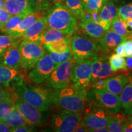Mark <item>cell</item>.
<instances>
[{
    "mask_svg": "<svg viewBox=\"0 0 132 132\" xmlns=\"http://www.w3.org/2000/svg\"><path fill=\"white\" fill-rule=\"evenodd\" d=\"M68 85L59 91L53 92L52 103L67 111H82L87 100L86 89L75 85L73 82L70 85Z\"/></svg>",
    "mask_w": 132,
    "mask_h": 132,
    "instance_id": "cell-1",
    "label": "cell"
},
{
    "mask_svg": "<svg viewBox=\"0 0 132 132\" xmlns=\"http://www.w3.org/2000/svg\"><path fill=\"white\" fill-rule=\"evenodd\" d=\"M13 90L15 94L41 111H47L52 103L53 92L41 87L24 83L20 78L13 82Z\"/></svg>",
    "mask_w": 132,
    "mask_h": 132,
    "instance_id": "cell-2",
    "label": "cell"
},
{
    "mask_svg": "<svg viewBox=\"0 0 132 132\" xmlns=\"http://www.w3.org/2000/svg\"><path fill=\"white\" fill-rule=\"evenodd\" d=\"M45 16L48 28L62 31L69 36L78 30L77 18L62 3L48 7Z\"/></svg>",
    "mask_w": 132,
    "mask_h": 132,
    "instance_id": "cell-3",
    "label": "cell"
},
{
    "mask_svg": "<svg viewBox=\"0 0 132 132\" xmlns=\"http://www.w3.org/2000/svg\"><path fill=\"white\" fill-rule=\"evenodd\" d=\"M70 49L75 60L95 58L102 50L100 44L93 39L80 35H73L71 38Z\"/></svg>",
    "mask_w": 132,
    "mask_h": 132,
    "instance_id": "cell-4",
    "label": "cell"
},
{
    "mask_svg": "<svg viewBox=\"0 0 132 132\" xmlns=\"http://www.w3.org/2000/svg\"><path fill=\"white\" fill-rule=\"evenodd\" d=\"M113 113L104 110L92 102L82 117L80 125L87 128L88 131L97 128H107L111 120Z\"/></svg>",
    "mask_w": 132,
    "mask_h": 132,
    "instance_id": "cell-5",
    "label": "cell"
},
{
    "mask_svg": "<svg viewBox=\"0 0 132 132\" xmlns=\"http://www.w3.org/2000/svg\"><path fill=\"white\" fill-rule=\"evenodd\" d=\"M20 48L21 52L20 67L25 71L34 68L38 61L46 53L44 45L40 42L21 40Z\"/></svg>",
    "mask_w": 132,
    "mask_h": 132,
    "instance_id": "cell-6",
    "label": "cell"
},
{
    "mask_svg": "<svg viewBox=\"0 0 132 132\" xmlns=\"http://www.w3.org/2000/svg\"><path fill=\"white\" fill-rule=\"evenodd\" d=\"M82 116L80 112H72L62 109L54 114L51 119V126L54 131L73 132L80 124Z\"/></svg>",
    "mask_w": 132,
    "mask_h": 132,
    "instance_id": "cell-7",
    "label": "cell"
},
{
    "mask_svg": "<svg viewBox=\"0 0 132 132\" xmlns=\"http://www.w3.org/2000/svg\"><path fill=\"white\" fill-rule=\"evenodd\" d=\"M92 59L75 60L72 66L70 80L75 85L86 88L90 84Z\"/></svg>",
    "mask_w": 132,
    "mask_h": 132,
    "instance_id": "cell-8",
    "label": "cell"
},
{
    "mask_svg": "<svg viewBox=\"0 0 132 132\" xmlns=\"http://www.w3.org/2000/svg\"><path fill=\"white\" fill-rule=\"evenodd\" d=\"M90 95L93 98L92 102L110 113H119L121 109V102L118 95L105 90L93 89Z\"/></svg>",
    "mask_w": 132,
    "mask_h": 132,
    "instance_id": "cell-9",
    "label": "cell"
},
{
    "mask_svg": "<svg viewBox=\"0 0 132 132\" xmlns=\"http://www.w3.org/2000/svg\"><path fill=\"white\" fill-rule=\"evenodd\" d=\"M75 59L73 58L59 64L47 80L50 86L54 89H61L69 83L72 66Z\"/></svg>",
    "mask_w": 132,
    "mask_h": 132,
    "instance_id": "cell-10",
    "label": "cell"
},
{
    "mask_svg": "<svg viewBox=\"0 0 132 132\" xmlns=\"http://www.w3.org/2000/svg\"><path fill=\"white\" fill-rule=\"evenodd\" d=\"M56 67L50 54L45 53L38 61L35 67L31 69L29 77L35 83L41 84L47 81Z\"/></svg>",
    "mask_w": 132,
    "mask_h": 132,
    "instance_id": "cell-11",
    "label": "cell"
},
{
    "mask_svg": "<svg viewBox=\"0 0 132 132\" xmlns=\"http://www.w3.org/2000/svg\"><path fill=\"white\" fill-rule=\"evenodd\" d=\"M128 81V77L125 74L108 77L105 79L98 80L92 82L93 89L111 92L119 95L123 87Z\"/></svg>",
    "mask_w": 132,
    "mask_h": 132,
    "instance_id": "cell-12",
    "label": "cell"
},
{
    "mask_svg": "<svg viewBox=\"0 0 132 132\" xmlns=\"http://www.w3.org/2000/svg\"><path fill=\"white\" fill-rule=\"evenodd\" d=\"M15 105L29 125L35 127L42 124L44 122L42 111L39 109L20 98L18 96L15 100Z\"/></svg>",
    "mask_w": 132,
    "mask_h": 132,
    "instance_id": "cell-13",
    "label": "cell"
},
{
    "mask_svg": "<svg viewBox=\"0 0 132 132\" xmlns=\"http://www.w3.org/2000/svg\"><path fill=\"white\" fill-rule=\"evenodd\" d=\"M47 13L46 10H39L28 14L20 21L19 24L14 29H11L5 34L12 36L15 37H21L26 29L36 22L38 19L45 16Z\"/></svg>",
    "mask_w": 132,
    "mask_h": 132,
    "instance_id": "cell-14",
    "label": "cell"
},
{
    "mask_svg": "<svg viewBox=\"0 0 132 132\" xmlns=\"http://www.w3.org/2000/svg\"><path fill=\"white\" fill-rule=\"evenodd\" d=\"M20 42L14 44L5 50L1 58V63L16 70H19L20 68Z\"/></svg>",
    "mask_w": 132,
    "mask_h": 132,
    "instance_id": "cell-15",
    "label": "cell"
},
{
    "mask_svg": "<svg viewBox=\"0 0 132 132\" xmlns=\"http://www.w3.org/2000/svg\"><path fill=\"white\" fill-rule=\"evenodd\" d=\"M47 28L46 16L38 19L21 36V40L30 42H40L42 33Z\"/></svg>",
    "mask_w": 132,
    "mask_h": 132,
    "instance_id": "cell-16",
    "label": "cell"
},
{
    "mask_svg": "<svg viewBox=\"0 0 132 132\" xmlns=\"http://www.w3.org/2000/svg\"><path fill=\"white\" fill-rule=\"evenodd\" d=\"M127 40V38L110 30H107L103 36L98 39L99 44L102 48L107 51L114 49L117 46Z\"/></svg>",
    "mask_w": 132,
    "mask_h": 132,
    "instance_id": "cell-17",
    "label": "cell"
},
{
    "mask_svg": "<svg viewBox=\"0 0 132 132\" xmlns=\"http://www.w3.org/2000/svg\"><path fill=\"white\" fill-rule=\"evenodd\" d=\"M4 9L11 15L35 12L31 7L29 0H6Z\"/></svg>",
    "mask_w": 132,
    "mask_h": 132,
    "instance_id": "cell-18",
    "label": "cell"
},
{
    "mask_svg": "<svg viewBox=\"0 0 132 132\" xmlns=\"http://www.w3.org/2000/svg\"><path fill=\"white\" fill-rule=\"evenodd\" d=\"M78 26L84 32L94 39H100L107 30L99 24L98 23L90 20H80Z\"/></svg>",
    "mask_w": 132,
    "mask_h": 132,
    "instance_id": "cell-19",
    "label": "cell"
},
{
    "mask_svg": "<svg viewBox=\"0 0 132 132\" xmlns=\"http://www.w3.org/2000/svg\"><path fill=\"white\" fill-rule=\"evenodd\" d=\"M19 71L0 63V87L9 88L11 82L17 80Z\"/></svg>",
    "mask_w": 132,
    "mask_h": 132,
    "instance_id": "cell-20",
    "label": "cell"
},
{
    "mask_svg": "<svg viewBox=\"0 0 132 132\" xmlns=\"http://www.w3.org/2000/svg\"><path fill=\"white\" fill-rule=\"evenodd\" d=\"M121 108L125 114H127L132 103V75L128 77V81L119 95Z\"/></svg>",
    "mask_w": 132,
    "mask_h": 132,
    "instance_id": "cell-21",
    "label": "cell"
},
{
    "mask_svg": "<svg viewBox=\"0 0 132 132\" xmlns=\"http://www.w3.org/2000/svg\"><path fill=\"white\" fill-rule=\"evenodd\" d=\"M3 121L11 127H16L28 124L25 121L22 114L15 105L11 109V111L6 115Z\"/></svg>",
    "mask_w": 132,
    "mask_h": 132,
    "instance_id": "cell-22",
    "label": "cell"
},
{
    "mask_svg": "<svg viewBox=\"0 0 132 132\" xmlns=\"http://www.w3.org/2000/svg\"><path fill=\"white\" fill-rule=\"evenodd\" d=\"M118 9L116 6L111 1H107L103 3V5L99 11L100 20H104L111 22L113 20L118 16Z\"/></svg>",
    "mask_w": 132,
    "mask_h": 132,
    "instance_id": "cell-23",
    "label": "cell"
},
{
    "mask_svg": "<svg viewBox=\"0 0 132 132\" xmlns=\"http://www.w3.org/2000/svg\"><path fill=\"white\" fill-rule=\"evenodd\" d=\"M44 46L49 52L62 53L70 48V38L69 36H65Z\"/></svg>",
    "mask_w": 132,
    "mask_h": 132,
    "instance_id": "cell-24",
    "label": "cell"
},
{
    "mask_svg": "<svg viewBox=\"0 0 132 132\" xmlns=\"http://www.w3.org/2000/svg\"><path fill=\"white\" fill-rule=\"evenodd\" d=\"M108 30L114 31L127 39L132 37V32L128 31L125 20L120 19L119 16L111 21Z\"/></svg>",
    "mask_w": 132,
    "mask_h": 132,
    "instance_id": "cell-25",
    "label": "cell"
},
{
    "mask_svg": "<svg viewBox=\"0 0 132 132\" xmlns=\"http://www.w3.org/2000/svg\"><path fill=\"white\" fill-rule=\"evenodd\" d=\"M65 36H69L61 31L47 27L41 36L40 42L43 45H45L49 43L62 39Z\"/></svg>",
    "mask_w": 132,
    "mask_h": 132,
    "instance_id": "cell-26",
    "label": "cell"
},
{
    "mask_svg": "<svg viewBox=\"0 0 132 132\" xmlns=\"http://www.w3.org/2000/svg\"><path fill=\"white\" fill-rule=\"evenodd\" d=\"M128 119V117L120 114H113L108 127L110 132H122L123 122Z\"/></svg>",
    "mask_w": 132,
    "mask_h": 132,
    "instance_id": "cell-27",
    "label": "cell"
},
{
    "mask_svg": "<svg viewBox=\"0 0 132 132\" xmlns=\"http://www.w3.org/2000/svg\"><path fill=\"white\" fill-rule=\"evenodd\" d=\"M65 6L77 19H81L83 15L84 10L82 0H64Z\"/></svg>",
    "mask_w": 132,
    "mask_h": 132,
    "instance_id": "cell-28",
    "label": "cell"
},
{
    "mask_svg": "<svg viewBox=\"0 0 132 132\" xmlns=\"http://www.w3.org/2000/svg\"><path fill=\"white\" fill-rule=\"evenodd\" d=\"M28 14H29L28 13H21V14L12 15L8 20L7 22L0 25V31L5 34L7 31L15 28L20 22L21 20L23 19L26 15H27Z\"/></svg>",
    "mask_w": 132,
    "mask_h": 132,
    "instance_id": "cell-29",
    "label": "cell"
},
{
    "mask_svg": "<svg viewBox=\"0 0 132 132\" xmlns=\"http://www.w3.org/2000/svg\"><path fill=\"white\" fill-rule=\"evenodd\" d=\"M109 62L112 70L117 72L118 70H127L126 61L124 57L118 54H113L109 57Z\"/></svg>",
    "mask_w": 132,
    "mask_h": 132,
    "instance_id": "cell-30",
    "label": "cell"
},
{
    "mask_svg": "<svg viewBox=\"0 0 132 132\" xmlns=\"http://www.w3.org/2000/svg\"><path fill=\"white\" fill-rule=\"evenodd\" d=\"M115 73L116 72L112 70L111 65L109 62V59L103 56L102 69L100 72H99L97 80H102V79H105L108 78V77H113Z\"/></svg>",
    "mask_w": 132,
    "mask_h": 132,
    "instance_id": "cell-31",
    "label": "cell"
},
{
    "mask_svg": "<svg viewBox=\"0 0 132 132\" xmlns=\"http://www.w3.org/2000/svg\"><path fill=\"white\" fill-rule=\"evenodd\" d=\"M50 56L51 58L53 61L56 66L58 65L59 64L62 63V62L68 61L69 59L73 58L72 56V53L71 49H69L66 52L62 53H56L50 52Z\"/></svg>",
    "mask_w": 132,
    "mask_h": 132,
    "instance_id": "cell-32",
    "label": "cell"
},
{
    "mask_svg": "<svg viewBox=\"0 0 132 132\" xmlns=\"http://www.w3.org/2000/svg\"><path fill=\"white\" fill-rule=\"evenodd\" d=\"M15 98L8 99L0 102V121H3L11 109L15 106Z\"/></svg>",
    "mask_w": 132,
    "mask_h": 132,
    "instance_id": "cell-33",
    "label": "cell"
},
{
    "mask_svg": "<svg viewBox=\"0 0 132 132\" xmlns=\"http://www.w3.org/2000/svg\"><path fill=\"white\" fill-rule=\"evenodd\" d=\"M21 41V37H15L10 35H0V48L6 49L14 44L20 43Z\"/></svg>",
    "mask_w": 132,
    "mask_h": 132,
    "instance_id": "cell-34",
    "label": "cell"
},
{
    "mask_svg": "<svg viewBox=\"0 0 132 132\" xmlns=\"http://www.w3.org/2000/svg\"><path fill=\"white\" fill-rule=\"evenodd\" d=\"M103 56H98L92 59L91 64V82H94L97 80L99 72L102 69Z\"/></svg>",
    "mask_w": 132,
    "mask_h": 132,
    "instance_id": "cell-35",
    "label": "cell"
},
{
    "mask_svg": "<svg viewBox=\"0 0 132 132\" xmlns=\"http://www.w3.org/2000/svg\"><path fill=\"white\" fill-rule=\"evenodd\" d=\"M29 3L34 11L46 10L51 5L50 0H29Z\"/></svg>",
    "mask_w": 132,
    "mask_h": 132,
    "instance_id": "cell-36",
    "label": "cell"
},
{
    "mask_svg": "<svg viewBox=\"0 0 132 132\" xmlns=\"http://www.w3.org/2000/svg\"><path fill=\"white\" fill-rule=\"evenodd\" d=\"M118 16L122 20L132 18V3L125 4L118 9Z\"/></svg>",
    "mask_w": 132,
    "mask_h": 132,
    "instance_id": "cell-37",
    "label": "cell"
},
{
    "mask_svg": "<svg viewBox=\"0 0 132 132\" xmlns=\"http://www.w3.org/2000/svg\"><path fill=\"white\" fill-rule=\"evenodd\" d=\"M102 6H103L102 0H87L85 11H88L90 12L99 11Z\"/></svg>",
    "mask_w": 132,
    "mask_h": 132,
    "instance_id": "cell-38",
    "label": "cell"
},
{
    "mask_svg": "<svg viewBox=\"0 0 132 132\" xmlns=\"http://www.w3.org/2000/svg\"><path fill=\"white\" fill-rule=\"evenodd\" d=\"M17 95L15 94L14 90H10L9 88H4L0 87V102L8 99L15 98Z\"/></svg>",
    "mask_w": 132,
    "mask_h": 132,
    "instance_id": "cell-39",
    "label": "cell"
},
{
    "mask_svg": "<svg viewBox=\"0 0 132 132\" xmlns=\"http://www.w3.org/2000/svg\"><path fill=\"white\" fill-rule=\"evenodd\" d=\"M34 126L31 125H26L23 126L16 127H11V132H29L33 131Z\"/></svg>",
    "mask_w": 132,
    "mask_h": 132,
    "instance_id": "cell-40",
    "label": "cell"
},
{
    "mask_svg": "<svg viewBox=\"0 0 132 132\" xmlns=\"http://www.w3.org/2000/svg\"><path fill=\"white\" fill-rule=\"evenodd\" d=\"M12 16L4 9H0V25L7 22Z\"/></svg>",
    "mask_w": 132,
    "mask_h": 132,
    "instance_id": "cell-41",
    "label": "cell"
},
{
    "mask_svg": "<svg viewBox=\"0 0 132 132\" xmlns=\"http://www.w3.org/2000/svg\"><path fill=\"white\" fill-rule=\"evenodd\" d=\"M124 50L125 57L132 56V40H127L124 42Z\"/></svg>",
    "mask_w": 132,
    "mask_h": 132,
    "instance_id": "cell-42",
    "label": "cell"
},
{
    "mask_svg": "<svg viewBox=\"0 0 132 132\" xmlns=\"http://www.w3.org/2000/svg\"><path fill=\"white\" fill-rule=\"evenodd\" d=\"M122 131L132 132V120L129 119L128 117V119H127L123 122L122 127Z\"/></svg>",
    "mask_w": 132,
    "mask_h": 132,
    "instance_id": "cell-43",
    "label": "cell"
},
{
    "mask_svg": "<svg viewBox=\"0 0 132 132\" xmlns=\"http://www.w3.org/2000/svg\"><path fill=\"white\" fill-rule=\"evenodd\" d=\"M124 42L121 43L118 46H117L115 48V52L117 54H119V55L125 57V53L124 50Z\"/></svg>",
    "mask_w": 132,
    "mask_h": 132,
    "instance_id": "cell-44",
    "label": "cell"
},
{
    "mask_svg": "<svg viewBox=\"0 0 132 132\" xmlns=\"http://www.w3.org/2000/svg\"><path fill=\"white\" fill-rule=\"evenodd\" d=\"M11 127L3 121H0V132H9L11 131Z\"/></svg>",
    "mask_w": 132,
    "mask_h": 132,
    "instance_id": "cell-45",
    "label": "cell"
},
{
    "mask_svg": "<svg viewBox=\"0 0 132 132\" xmlns=\"http://www.w3.org/2000/svg\"><path fill=\"white\" fill-rule=\"evenodd\" d=\"M128 31L130 32H132V18H129L124 20Z\"/></svg>",
    "mask_w": 132,
    "mask_h": 132,
    "instance_id": "cell-46",
    "label": "cell"
},
{
    "mask_svg": "<svg viewBox=\"0 0 132 132\" xmlns=\"http://www.w3.org/2000/svg\"><path fill=\"white\" fill-rule=\"evenodd\" d=\"M125 61H126L127 69L132 70V56L128 57L127 59H125Z\"/></svg>",
    "mask_w": 132,
    "mask_h": 132,
    "instance_id": "cell-47",
    "label": "cell"
},
{
    "mask_svg": "<svg viewBox=\"0 0 132 132\" xmlns=\"http://www.w3.org/2000/svg\"><path fill=\"white\" fill-rule=\"evenodd\" d=\"M88 131V130H87L86 128H85V127L82 126L80 124L77 127V128L74 130V132H86Z\"/></svg>",
    "mask_w": 132,
    "mask_h": 132,
    "instance_id": "cell-48",
    "label": "cell"
},
{
    "mask_svg": "<svg viewBox=\"0 0 132 132\" xmlns=\"http://www.w3.org/2000/svg\"><path fill=\"white\" fill-rule=\"evenodd\" d=\"M92 132H108V130L107 128H97V129H94L91 130Z\"/></svg>",
    "mask_w": 132,
    "mask_h": 132,
    "instance_id": "cell-49",
    "label": "cell"
},
{
    "mask_svg": "<svg viewBox=\"0 0 132 132\" xmlns=\"http://www.w3.org/2000/svg\"><path fill=\"white\" fill-rule=\"evenodd\" d=\"M5 50H6V49H3V48H0V59H1V57H2L3 53H4Z\"/></svg>",
    "mask_w": 132,
    "mask_h": 132,
    "instance_id": "cell-50",
    "label": "cell"
},
{
    "mask_svg": "<svg viewBox=\"0 0 132 132\" xmlns=\"http://www.w3.org/2000/svg\"><path fill=\"white\" fill-rule=\"evenodd\" d=\"M87 2V0H82V6H83L84 10H85L86 4Z\"/></svg>",
    "mask_w": 132,
    "mask_h": 132,
    "instance_id": "cell-51",
    "label": "cell"
},
{
    "mask_svg": "<svg viewBox=\"0 0 132 132\" xmlns=\"http://www.w3.org/2000/svg\"><path fill=\"white\" fill-rule=\"evenodd\" d=\"M127 114L131 115L132 116V103L131 104V106H130V108L129 109V110H128V112Z\"/></svg>",
    "mask_w": 132,
    "mask_h": 132,
    "instance_id": "cell-52",
    "label": "cell"
},
{
    "mask_svg": "<svg viewBox=\"0 0 132 132\" xmlns=\"http://www.w3.org/2000/svg\"><path fill=\"white\" fill-rule=\"evenodd\" d=\"M113 1H114L115 2H119V1H122L123 0H113Z\"/></svg>",
    "mask_w": 132,
    "mask_h": 132,
    "instance_id": "cell-53",
    "label": "cell"
},
{
    "mask_svg": "<svg viewBox=\"0 0 132 132\" xmlns=\"http://www.w3.org/2000/svg\"><path fill=\"white\" fill-rule=\"evenodd\" d=\"M102 1H103V3H105L107 2V1H108L109 0H102Z\"/></svg>",
    "mask_w": 132,
    "mask_h": 132,
    "instance_id": "cell-54",
    "label": "cell"
},
{
    "mask_svg": "<svg viewBox=\"0 0 132 132\" xmlns=\"http://www.w3.org/2000/svg\"><path fill=\"white\" fill-rule=\"evenodd\" d=\"M128 118H129V119H130V120H132V116L128 117Z\"/></svg>",
    "mask_w": 132,
    "mask_h": 132,
    "instance_id": "cell-55",
    "label": "cell"
},
{
    "mask_svg": "<svg viewBox=\"0 0 132 132\" xmlns=\"http://www.w3.org/2000/svg\"><path fill=\"white\" fill-rule=\"evenodd\" d=\"M50 1H59V0H50Z\"/></svg>",
    "mask_w": 132,
    "mask_h": 132,
    "instance_id": "cell-56",
    "label": "cell"
},
{
    "mask_svg": "<svg viewBox=\"0 0 132 132\" xmlns=\"http://www.w3.org/2000/svg\"><path fill=\"white\" fill-rule=\"evenodd\" d=\"M0 63H1V59H0Z\"/></svg>",
    "mask_w": 132,
    "mask_h": 132,
    "instance_id": "cell-57",
    "label": "cell"
}]
</instances>
